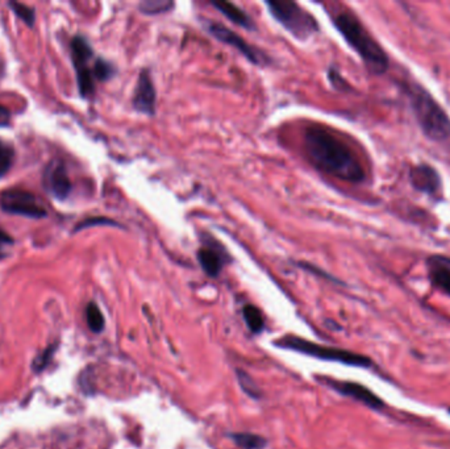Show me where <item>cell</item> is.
I'll return each instance as SVG.
<instances>
[{
  "instance_id": "obj_21",
  "label": "cell",
  "mask_w": 450,
  "mask_h": 449,
  "mask_svg": "<svg viewBox=\"0 0 450 449\" xmlns=\"http://www.w3.org/2000/svg\"><path fill=\"white\" fill-rule=\"evenodd\" d=\"M237 379H239L241 389H242L249 397L254 398V399L261 397V391L258 390V387L254 384V381L251 379V376H249L248 373L237 370Z\"/></svg>"
},
{
  "instance_id": "obj_9",
  "label": "cell",
  "mask_w": 450,
  "mask_h": 449,
  "mask_svg": "<svg viewBox=\"0 0 450 449\" xmlns=\"http://www.w3.org/2000/svg\"><path fill=\"white\" fill-rule=\"evenodd\" d=\"M209 32L219 41L230 45L232 48H234L236 51H239L241 54H244L251 63L263 65V63H267V58H266V56L263 53L258 52L254 46L249 45L241 36L236 34L233 31H230V28H227L225 25H223L220 22H210L209 24Z\"/></svg>"
},
{
  "instance_id": "obj_7",
  "label": "cell",
  "mask_w": 450,
  "mask_h": 449,
  "mask_svg": "<svg viewBox=\"0 0 450 449\" xmlns=\"http://www.w3.org/2000/svg\"><path fill=\"white\" fill-rule=\"evenodd\" d=\"M0 207L12 215H20L29 219L46 218L48 212L29 191L8 188L0 194Z\"/></svg>"
},
{
  "instance_id": "obj_12",
  "label": "cell",
  "mask_w": 450,
  "mask_h": 449,
  "mask_svg": "<svg viewBox=\"0 0 450 449\" xmlns=\"http://www.w3.org/2000/svg\"><path fill=\"white\" fill-rule=\"evenodd\" d=\"M132 105L141 114L147 116L156 114V87L147 70H143L138 75Z\"/></svg>"
},
{
  "instance_id": "obj_8",
  "label": "cell",
  "mask_w": 450,
  "mask_h": 449,
  "mask_svg": "<svg viewBox=\"0 0 450 449\" xmlns=\"http://www.w3.org/2000/svg\"><path fill=\"white\" fill-rule=\"evenodd\" d=\"M198 261L207 275L218 277L228 261V253L219 241L209 235H204L201 247L198 251Z\"/></svg>"
},
{
  "instance_id": "obj_16",
  "label": "cell",
  "mask_w": 450,
  "mask_h": 449,
  "mask_svg": "<svg viewBox=\"0 0 450 449\" xmlns=\"http://www.w3.org/2000/svg\"><path fill=\"white\" fill-rule=\"evenodd\" d=\"M230 438L242 449H263L267 445V440L265 438L249 432L230 434Z\"/></svg>"
},
{
  "instance_id": "obj_1",
  "label": "cell",
  "mask_w": 450,
  "mask_h": 449,
  "mask_svg": "<svg viewBox=\"0 0 450 449\" xmlns=\"http://www.w3.org/2000/svg\"><path fill=\"white\" fill-rule=\"evenodd\" d=\"M304 150L316 169L350 183L362 182L366 174L355 150L331 129L308 126L304 132Z\"/></svg>"
},
{
  "instance_id": "obj_25",
  "label": "cell",
  "mask_w": 450,
  "mask_h": 449,
  "mask_svg": "<svg viewBox=\"0 0 450 449\" xmlns=\"http://www.w3.org/2000/svg\"><path fill=\"white\" fill-rule=\"evenodd\" d=\"M94 224H105V226H119L114 223V220L105 219V218H95V219L86 220L84 223H81L75 230H81V228H86V227H91Z\"/></svg>"
},
{
  "instance_id": "obj_22",
  "label": "cell",
  "mask_w": 450,
  "mask_h": 449,
  "mask_svg": "<svg viewBox=\"0 0 450 449\" xmlns=\"http://www.w3.org/2000/svg\"><path fill=\"white\" fill-rule=\"evenodd\" d=\"M115 74V67L102 58H96L94 63L95 79L107 81Z\"/></svg>"
},
{
  "instance_id": "obj_20",
  "label": "cell",
  "mask_w": 450,
  "mask_h": 449,
  "mask_svg": "<svg viewBox=\"0 0 450 449\" xmlns=\"http://www.w3.org/2000/svg\"><path fill=\"white\" fill-rule=\"evenodd\" d=\"M15 160V150L6 141L0 140V177L8 173Z\"/></svg>"
},
{
  "instance_id": "obj_26",
  "label": "cell",
  "mask_w": 450,
  "mask_h": 449,
  "mask_svg": "<svg viewBox=\"0 0 450 449\" xmlns=\"http://www.w3.org/2000/svg\"><path fill=\"white\" fill-rule=\"evenodd\" d=\"M11 123V112L4 107L0 105V126H8Z\"/></svg>"
},
{
  "instance_id": "obj_23",
  "label": "cell",
  "mask_w": 450,
  "mask_h": 449,
  "mask_svg": "<svg viewBox=\"0 0 450 449\" xmlns=\"http://www.w3.org/2000/svg\"><path fill=\"white\" fill-rule=\"evenodd\" d=\"M10 7L21 20L25 21L29 27L34 24V11L32 10L31 7L18 1H10Z\"/></svg>"
},
{
  "instance_id": "obj_13",
  "label": "cell",
  "mask_w": 450,
  "mask_h": 449,
  "mask_svg": "<svg viewBox=\"0 0 450 449\" xmlns=\"http://www.w3.org/2000/svg\"><path fill=\"white\" fill-rule=\"evenodd\" d=\"M409 181L411 185L418 191L425 194H435L439 191L441 186V179L439 173L425 164L416 165L409 170Z\"/></svg>"
},
{
  "instance_id": "obj_27",
  "label": "cell",
  "mask_w": 450,
  "mask_h": 449,
  "mask_svg": "<svg viewBox=\"0 0 450 449\" xmlns=\"http://www.w3.org/2000/svg\"><path fill=\"white\" fill-rule=\"evenodd\" d=\"M448 411H449V414H450V408H449V410H448Z\"/></svg>"
},
{
  "instance_id": "obj_2",
  "label": "cell",
  "mask_w": 450,
  "mask_h": 449,
  "mask_svg": "<svg viewBox=\"0 0 450 449\" xmlns=\"http://www.w3.org/2000/svg\"><path fill=\"white\" fill-rule=\"evenodd\" d=\"M333 24L345 41L365 63L370 73L383 74L388 70V54L352 12H337L333 16Z\"/></svg>"
},
{
  "instance_id": "obj_14",
  "label": "cell",
  "mask_w": 450,
  "mask_h": 449,
  "mask_svg": "<svg viewBox=\"0 0 450 449\" xmlns=\"http://www.w3.org/2000/svg\"><path fill=\"white\" fill-rule=\"evenodd\" d=\"M428 272L432 285L450 297V259L432 256L428 259Z\"/></svg>"
},
{
  "instance_id": "obj_15",
  "label": "cell",
  "mask_w": 450,
  "mask_h": 449,
  "mask_svg": "<svg viewBox=\"0 0 450 449\" xmlns=\"http://www.w3.org/2000/svg\"><path fill=\"white\" fill-rule=\"evenodd\" d=\"M211 4L216 10L219 11L221 15H224L228 20L237 24L241 28H245V30H249V31L256 30V25L251 20V16L248 13H245L236 4L230 3V1H211Z\"/></svg>"
},
{
  "instance_id": "obj_10",
  "label": "cell",
  "mask_w": 450,
  "mask_h": 449,
  "mask_svg": "<svg viewBox=\"0 0 450 449\" xmlns=\"http://www.w3.org/2000/svg\"><path fill=\"white\" fill-rule=\"evenodd\" d=\"M317 379L322 381L326 386L332 387L337 393H340L345 397L353 398L371 410H377L378 411V410L386 408L385 402L364 385H359L356 382H348V381H336V379L323 378V377H320Z\"/></svg>"
},
{
  "instance_id": "obj_3",
  "label": "cell",
  "mask_w": 450,
  "mask_h": 449,
  "mask_svg": "<svg viewBox=\"0 0 450 449\" xmlns=\"http://www.w3.org/2000/svg\"><path fill=\"white\" fill-rule=\"evenodd\" d=\"M412 112L424 135L433 141L450 136V119L433 96L418 84H406Z\"/></svg>"
},
{
  "instance_id": "obj_5",
  "label": "cell",
  "mask_w": 450,
  "mask_h": 449,
  "mask_svg": "<svg viewBox=\"0 0 450 449\" xmlns=\"http://www.w3.org/2000/svg\"><path fill=\"white\" fill-rule=\"evenodd\" d=\"M275 345L284 349H291L303 355L316 357L320 360L335 361L345 365L358 366V367H370L373 365V361L366 356L358 355L355 352L333 348V346L315 344L312 341L304 340L298 336H284L282 339L277 340Z\"/></svg>"
},
{
  "instance_id": "obj_4",
  "label": "cell",
  "mask_w": 450,
  "mask_h": 449,
  "mask_svg": "<svg viewBox=\"0 0 450 449\" xmlns=\"http://www.w3.org/2000/svg\"><path fill=\"white\" fill-rule=\"evenodd\" d=\"M266 7L272 18L298 40L305 41L319 32V24L314 16L295 1L269 0Z\"/></svg>"
},
{
  "instance_id": "obj_24",
  "label": "cell",
  "mask_w": 450,
  "mask_h": 449,
  "mask_svg": "<svg viewBox=\"0 0 450 449\" xmlns=\"http://www.w3.org/2000/svg\"><path fill=\"white\" fill-rule=\"evenodd\" d=\"M13 244V239L10 235H7L4 230L0 228V259L6 257L7 254V248Z\"/></svg>"
},
{
  "instance_id": "obj_6",
  "label": "cell",
  "mask_w": 450,
  "mask_h": 449,
  "mask_svg": "<svg viewBox=\"0 0 450 449\" xmlns=\"http://www.w3.org/2000/svg\"><path fill=\"white\" fill-rule=\"evenodd\" d=\"M72 52L79 93L87 98L95 91L94 66H90L94 58V51L84 37L75 36L72 41Z\"/></svg>"
},
{
  "instance_id": "obj_11",
  "label": "cell",
  "mask_w": 450,
  "mask_h": 449,
  "mask_svg": "<svg viewBox=\"0 0 450 449\" xmlns=\"http://www.w3.org/2000/svg\"><path fill=\"white\" fill-rule=\"evenodd\" d=\"M44 186L58 200L67 198L72 193V182L61 160H53L44 171Z\"/></svg>"
},
{
  "instance_id": "obj_17",
  "label": "cell",
  "mask_w": 450,
  "mask_h": 449,
  "mask_svg": "<svg viewBox=\"0 0 450 449\" xmlns=\"http://www.w3.org/2000/svg\"><path fill=\"white\" fill-rule=\"evenodd\" d=\"M242 315H244L245 323L249 327L251 332L260 334L265 327V320H263L261 311L256 306L248 304L244 307Z\"/></svg>"
},
{
  "instance_id": "obj_18",
  "label": "cell",
  "mask_w": 450,
  "mask_h": 449,
  "mask_svg": "<svg viewBox=\"0 0 450 449\" xmlns=\"http://www.w3.org/2000/svg\"><path fill=\"white\" fill-rule=\"evenodd\" d=\"M86 319H87V324L93 332L99 334L103 331L105 316L95 303H88V306L86 307Z\"/></svg>"
},
{
  "instance_id": "obj_19",
  "label": "cell",
  "mask_w": 450,
  "mask_h": 449,
  "mask_svg": "<svg viewBox=\"0 0 450 449\" xmlns=\"http://www.w3.org/2000/svg\"><path fill=\"white\" fill-rule=\"evenodd\" d=\"M174 7L173 1L168 0H147L140 3L138 8L140 12L145 13V15H159V13H165L168 12Z\"/></svg>"
}]
</instances>
